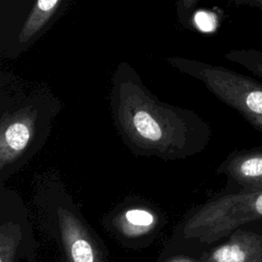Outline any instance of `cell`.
I'll return each instance as SVG.
<instances>
[{
  "label": "cell",
  "instance_id": "1",
  "mask_svg": "<svg viewBox=\"0 0 262 262\" xmlns=\"http://www.w3.org/2000/svg\"><path fill=\"white\" fill-rule=\"evenodd\" d=\"M110 108L116 130L134 151L182 158L209 142V124L191 110L161 101L137 72L121 61L113 76Z\"/></svg>",
  "mask_w": 262,
  "mask_h": 262
},
{
  "label": "cell",
  "instance_id": "2",
  "mask_svg": "<svg viewBox=\"0 0 262 262\" xmlns=\"http://www.w3.org/2000/svg\"><path fill=\"white\" fill-rule=\"evenodd\" d=\"M61 105V101L48 86L9 72H1V171L45 141Z\"/></svg>",
  "mask_w": 262,
  "mask_h": 262
},
{
  "label": "cell",
  "instance_id": "3",
  "mask_svg": "<svg viewBox=\"0 0 262 262\" xmlns=\"http://www.w3.org/2000/svg\"><path fill=\"white\" fill-rule=\"evenodd\" d=\"M179 72L201 81L223 103L262 133V82L222 66L183 57H168Z\"/></svg>",
  "mask_w": 262,
  "mask_h": 262
},
{
  "label": "cell",
  "instance_id": "4",
  "mask_svg": "<svg viewBox=\"0 0 262 262\" xmlns=\"http://www.w3.org/2000/svg\"><path fill=\"white\" fill-rule=\"evenodd\" d=\"M262 218V189L241 190L204 205L185 223L186 238L211 244L239 226Z\"/></svg>",
  "mask_w": 262,
  "mask_h": 262
},
{
  "label": "cell",
  "instance_id": "5",
  "mask_svg": "<svg viewBox=\"0 0 262 262\" xmlns=\"http://www.w3.org/2000/svg\"><path fill=\"white\" fill-rule=\"evenodd\" d=\"M61 243L69 262H103L91 235L79 218L66 208L57 210Z\"/></svg>",
  "mask_w": 262,
  "mask_h": 262
},
{
  "label": "cell",
  "instance_id": "6",
  "mask_svg": "<svg viewBox=\"0 0 262 262\" xmlns=\"http://www.w3.org/2000/svg\"><path fill=\"white\" fill-rule=\"evenodd\" d=\"M219 171L226 174L242 190H261L262 147L232 151L222 163Z\"/></svg>",
  "mask_w": 262,
  "mask_h": 262
},
{
  "label": "cell",
  "instance_id": "7",
  "mask_svg": "<svg viewBox=\"0 0 262 262\" xmlns=\"http://www.w3.org/2000/svg\"><path fill=\"white\" fill-rule=\"evenodd\" d=\"M203 262H262V235L235 230L227 242L206 253Z\"/></svg>",
  "mask_w": 262,
  "mask_h": 262
},
{
  "label": "cell",
  "instance_id": "8",
  "mask_svg": "<svg viewBox=\"0 0 262 262\" xmlns=\"http://www.w3.org/2000/svg\"><path fill=\"white\" fill-rule=\"evenodd\" d=\"M68 0H37L17 35V45L27 49L57 19Z\"/></svg>",
  "mask_w": 262,
  "mask_h": 262
},
{
  "label": "cell",
  "instance_id": "9",
  "mask_svg": "<svg viewBox=\"0 0 262 262\" xmlns=\"http://www.w3.org/2000/svg\"><path fill=\"white\" fill-rule=\"evenodd\" d=\"M115 225L125 236L137 237L148 233L156 227L157 217L148 210L132 208L118 215Z\"/></svg>",
  "mask_w": 262,
  "mask_h": 262
},
{
  "label": "cell",
  "instance_id": "10",
  "mask_svg": "<svg viewBox=\"0 0 262 262\" xmlns=\"http://www.w3.org/2000/svg\"><path fill=\"white\" fill-rule=\"evenodd\" d=\"M224 57L245 68L254 77L262 79V47L232 49L227 51Z\"/></svg>",
  "mask_w": 262,
  "mask_h": 262
},
{
  "label": "cell",
  "instance_id": "11",
  "mask_svg": "<svg viewBox=\"0 0 262 262\" xmlns=\"http://www.w3.org/2000/svg\"><path fill=\"white\" fill-rule=\"evenodd\" d=\"M21 239L20 227L13 222H5L0 227V262H13Z\"/></svg>",
  "mask_w": 262,
  "mask_h": 262
},
{
  "label": "cell",
  "instance_id": "12",
  "mask_svg": "<svg viewBox=\"0 0 262 262\" xmlns=\"http://www.w3.org/2000/svg\"><path fill=\"white\" fill-rule=\"evenodd\" d=\"M200 0H177V15L179 23L185 27L190 28L192 21V11Z\"/></svg>",
  "mask_w": 262,
  "mask_h": 262
},
{
  "label": "cell",
  "instance_id": "13",
  "mask_svg": "<svg viewBox=\"0 0 262 262\" xmlns=\"http://www.w3.org/2000/svg\"><path fill=\"white\" fill-rule=\"evenodd\" d=\"M230 3L236 7H253L262 12V0H230Z\"/></svg>",
  "mask_w": 262,
  "mask_h": 262
},
{
  "label": "cell",
  "instance_id": "14",
  "mask_svg": "<svg viewBox=\"0 0 262 262\" xmlns=\"http://www.w3.org/2000/svg\"><path fill=\"white\" fill-rule=\"evenodd\" d=\"M170 262H195V261H193L191 259H187V258H176Z\"/></svg>",
  "mask_w": 262,
  "mask_h": 262
}]
</instances>
